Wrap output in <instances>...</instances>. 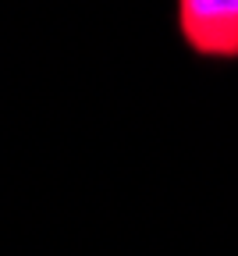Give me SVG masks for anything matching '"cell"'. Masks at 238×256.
I'll use <instances>...</instances> for the list:
<instances>
[{
  "label": "cell",
  "instance_id": "6da1fadb",
  "mask_svg": "<svg viewBox=\"0 0 238 256\" xmlns=\"http://www.w3.org/2000/svg\"><path fill=\"white\" fill-rule=\"evenodd\" d=\"M178 32L206 60H238V0H182Z\"/></svg>",
  "mask_w": 238,
  "mask_h": 256
}]
</instances>
